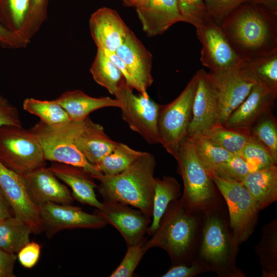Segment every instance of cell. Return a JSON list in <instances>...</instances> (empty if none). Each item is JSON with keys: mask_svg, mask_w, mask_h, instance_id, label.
Returning a JSON list of instances; mask_svg holds the SVG:
<instances>
[{"mask_svg": "<svg viewBox=\"0 0 277 277\" xmlns=\"http://www.w3.org/2000/svg\"><path fill=\"white\" fill-rule=\"evenodd\" d=\"M220 26L233 49L245 61L277 51V12L246 2Z\"/></svg>", "mask_w": 277, "mask_h": 277, "instance_id": "cell-1", "label": "cell"}, {"mask_svg": "<svg viewBox=\"0 0 277 277\" xmlns=\"http://www.w3.org/2000/svg\"><path fill=\"white\" fill-rule=\"evenodd\" d=\"M203 213L192 210L181 198L170 203L159 226L142 247L146 252L156 247L165 250L172 265L191 263L195 258Z\"/></svg>", "mask_w": 277, "mask_h": 277, "instance_id": "cell-2", "label": "cell"}, {"mask_svg": "<svg viewBox=\"0 0 277 277\" xmlns=\"http://www.w3.org/2000/svg\"><path fill=\"white\" fill-rule=\"evenodd\" d=\"M155 166V156L146 152L122 172L95 178L104 202L128 205L152 217Z\"/></svg>", "mask_w": 277, "mask_h": 277, "instance_id": "cell-3", "label": "cell"}, {"mask_svg": "<svg viewBox=\"0 0 277 277\" xmlns=\"http://www.w3.org/2000/svg\"><path fill=\"white\" fill-rule=\"evenodd\" d=\"M239 245L219 209L203 213L197 254L195 259L207 271L220 277H244L236 265Z\"/></svg>", "mask_w": 277, "mask_h": 277, "instance_id": "cell-4", "label": "cell"}, {"mask_svg": "<svg viewBox=\"0 0 277 277\" xmlns=\"http://www.w3.org/2000/svg\"><path fill=\"white\" fill-rule=\"evenodd\" d=\"M175 159L183 180V192L180 198L184 204L192 210L202 213L219 209L211 175L199 161L188 136L181 144Z\"/></svg>", "mask_w": 277, "mask_h": 277, "instance_id": "cell-5", "label": "cell"}, {"mask_svg": "<svg viewBox=\"0 0 277 277\" xmlns=\"http://www.w3.org/2000/svg\"><path fill=\"white\" fill-rule=\"evenodd\" d=\"M43 146L38 135L23 126L0 127V162L22 175L46 166Z\"/></svg>", "mask_w": 277, "mask_h": 277, "instance_id": "cell-6", "label": "cell"}, {"mask_svg": "<svg viewBox=\"0 0 277 277\" xmlns=\"http://www.w3.org/2000/svg\"><path fill=\"white\" fill-rule=\"evenodd\" d=\"M196 83L195 74L180 94L171 103L162 105L159 112L160 144L174 159L181 144L187 136Z\"/></svg>", "mask_w": 277, "mask_h": 277, "instance_id": "cell-7", "label": "cell"}, {"mask_svg": "<svg viewBox=\"0 0 277 277\" xmlns=\"http://www.w3.org/2000/svg\"><path fill=\"white\" fill-rule=\"evenodd\" d=\"M211 176L227 205L229 226L234 240L240 245L253 233L260 210L241 182L227 181L213 174Z\"/></svg>", "mask_w": 277, "mask_h": 277, "instance_id": "cell-8", "label": "cell"}, {"mask_svg": "<svg viewBox=\"0 0 277 277\" xmlns=\"http://www.w3.org/2000/svg\"><path fill=\"white\" fill-rule=\"evenodd\" d=\"M126 82L115 95L120 102L122 119L150 144H160L157 121L162 105L149 95H136Z\"/></svg>", "mask_w": 277, "mask_h": 277, "instance_id": "cell-9", "label": "cell"}, {"mask_svg": "<svg viewBox=\"0 0 277 277\" xmlns=\"http://www.w3.org/2000/svg\"><path fill=\"white\" fill-rule=\"evenodd\" d=\"M202 48L200 61L213 74L241 67L245 61L236 53L221 26L210 19L196 28Z\"/></svg>", "mask_w": 277, "mask_h": 277, "instance_id": "cell-10", "label": "cell"}, {"mask_svg": "<svg viewBox=\"0 0 277 277\" xmlns=\"http://www.w3.org/2000/svg\"><path fill=\"white\" fill-rule=\"evenodd\" d=\"M195 75L196 88L187 136L205 133L218 124L219 120V96L213 75L203 69Z\"/></svg>", "mask_w": 277, "mask_h": 277, "instance_id": "cell-11", "label": "cell"}, {"mask_svg": "<svg viewBox=\"0 0 277 277\" xmlns=\"http://www.w3.org/2000/svg\"><path fill=\"white\" fill-rule=\"evenodd\" d=\"M55 129L69 138L86 159L94 165L110 153L118 143L107 135L102 126L89 117L82 121L71 120Z\"/></svg>", "mask_w": 277, "mask_h": 277, "instance_id": "cell-12", "label": "cell"}, {"mask_svg": "<svg viewBox=\"0 0 277 277\" xmlns=\"http://www.w3.org/2000/svg\"><path fill=\"white\" fill-rule=\"evenodd\" d=\"M44 231L48 239L64 230L104 228L107 225L98 215L84 211L71 204L47 202L38 205Z\"/></svg>", "mask_w": 277, "mask_h": 277, "instance_id": "cell-13", "label": "cell"}, {"mask_svg": "<svg viewBox=\"0 0 277 277\" xmlns=\"http://www.w3.org/2000/svg\"><path fill=\"white\" fill-rule=\"evenodd\" d=\"M30 129L39 137L46 161L83 169L95 179L103 174L90 163L67 136L39 121Z\"/></svg>", "mask_w": 277, "mask_h": 277, "instance_id": "cell-14", "label": "cell"}, {"mask_svg": "<svg viewBox=\"0 0 277 277\" xmlns=\"http://www.w3.org/2000/svg\"><path fill=\"white\" fill-rule=\"evenodd\" d=\"M0 188L14 216L27 224L32 233L44 231L39 209L31 199L22 175L0 162Z\"/></svg>", "mask_w": 277, "mask_h": 277, "instance_id": "cell-15", "label": "cell"}, {"mask_svg": "<svg viewBox=\"0 0 277 277\" xmlns=\"http://www.w3.org/2000/svg\"><path fill=\"white\" fill-rule=\"evenodd\" d=\"M120 233L127 246L143 244L152 217L138 209L114 202H103L100 209L94 212Z\"/></svg>", "mask_w": 277, "mask_h": 277, "instance_id": "cell-16", "label": "cell"}, {"mask_svg": "<svg viewBox=\"0 0 277 277\" xmlns=\"http://www.w3.org/2000/svg\"><path fill=\"white\" fill-rule=\"evenodd\" d=\"M242 66L219 74L210 72L214 77L219 92L218 124H223L226 122L230 114L247 97L252 87L257 84Z\"/></svg>", "mask_w": 277, "mask_h": 277, "instance_id": "cell-17", "label": "cell"}, {"mask_svg": "<svg viewBox=\"0 0 277 277\" xmlns=\"http://www.w3.org/2000/svg\"><path fill=\"white\" fill-rule=\"evenodd\" d=\"M277 90L255 85L245 100L222 125L229 128L250 129L261 117L271 112Z\"/></svg>", "mask_w": 277, "mask_h": 277, "instance_id": "cell-18", "label": "cell"}, {"mask_svg": "<svg viewBox=\"0 0 277 277\" xmlns=\"http://www.w3.org/2000/svg\"><path fill=\"white\" fill-rule=\"evenodd\" d=\"M89 29L97 48L115 53L125 40L130 30L118 13L108 7H102L90 16Z\"/></svg>", "mask_w": 277, "mask_h": 277, "instance_id": "cell-19", "label": "cell"}, {"mask_svg": "<svg viewBox=\"0 0 277 277\" xmlns=\"http://www.w3.org/2000/svg\"><path fill=\"white\" fill-rule=\"evenodd\" d=\"M27 192L37 205L47 202L72 204L74 199L67 186L46 166L22 175Z\"/></svg>", "mask_w": 277, "mask_h": 277, "instance_id": "cell-20", "label": "cell"}, {"mask_svg": "<svg viewBox=\"0 0 277 277\" xmlns=\"http://www.w3.org/2000/svg\"><path fill=\"white\" fill-rule=\"evenodd\" d=\"M115 53L125 63L140 86V94L148 96L147 90L153 82L151 53L131 30Z\"/></svg>", "mask_w": 277, "mask_h": 277, "instance_id": "cell-21", "label": "cell"}, {"mask_svg": "<svg viewBox=\"0 0 277 277\" xmlns=\"http://www.w3.org/2000/svg\"><path fill=\"white\" fill-rule=\"evenodd\" d=\"M134 6L143 31L149 36L161 34L183 22L177 0H138Z\"/></svg>", "mask_w": 277, "mask_h": 277, "instance_id": "cell-22", "label": "cell"}, {"mask_svg": "<svg viewBox=\"0 0 277 277\" xmlns=\"http://www.w3.org/2000/svg\"><path fill=\"white\" fill-rule=\"evenodd\" d=\"M53 174L72 190L74 199L100 209L102 205L96 198L94 189L97 186L94 179L83 169L54 162L48 167Z\"/></svg>", "mask_w": 277, "mask_h": 277, "instance_id": "cell-23", "label": "cell"}, {"mask_svg": "<svg viewBox=\"0 0 277 277\" xmlns=\"http://www.w3.org/2000/svg\"><path fill=\"white\" fill-rule=\"evenodd\" d=\"M73 121H82L92 112L105 107H120L116 98L108 96L94 97L80 90L68 91L54 100Z\"/></svg>", "mask_w": 277, "mask_h": 277, "instance_id": "cell-24", "label": "cell"}, {"mask_svg": "<svg viewBox=\"0 0 277 277\" xmlns=\"http://www.w3.org/2000/svg\"><path fill=\"white\" fill-rule=\"evenodd\" d=\"M251 194L260 210L277 200V166L249 172L241 182Z\"/></svg>", "mask_w": 277, "mask_h": 277, "instance_id": "cell-25", "label": "cell"}, {"mask_svg": "<svg viewBox=\"0 0 277 277\" xmlns=\"http://www.w3.org/2000/svg\"><path fill=\"white\" fill-rule=\"evenodd\" d=\"M181 196V185L174 177L163 176L162 179L155 178L152 220L147 230L148 235H152L156 231L170 203Z\"/></svg>", "mask_w": 277, "mask_h": 277, "instance_id": "cell-26", "label": "cell"}, {"mask_svg": "<svg viewBox=\"0 0 277 277\" xmlns=\"http://www.w3.org/2000/svg\"><path fill=\"white\" fill-rule=\"evenodd\" d=\"M263 277L277 276V221L263 226L261 240L255 247Z\"/></svg>", "mask_w": 277, "mask_h": 277, "instance_id": "cell-27", "label": "cell"}, {"mask_svg": "<svg viewBox=\"0 0 277 277\" xmlns=\"http://www.w3.org/2000/svg\"><path fill=\"white\" fill-rule=\"evenodd\" d=\"M90 71L95 82L114 96L126 83L120 69L103 51L98 49Z\"/></svg>", "mask_w": 277, "mask_h": 277, "instance_id": "cell-28", "label": "cell"}, {"mask_svg": "<svg viewBox=\"0 0 277 277\" xmlns=\"http://www.w3.org/2000/svg\"><path fill=\"white\" fill-rule=\"evenodd\" d=\"M203 134L213 144L233 154H239L254 140L250 129L229 128L221 124H217Z\"/></svg>", "mask_w": 277, "mask_h": 277, "instance_id": "cell-29", "label": "cell"}, {"mask_svg": "<svg viewBox=\"0 0 277 277\" xmlns=\"http://www.w3.org/2000/svg\"><path fill=\"white\" fill-rule=\"evenodd\" d=\"M31 228L14 216L0 220V248L11 253H17L30 242Z\"/></svg>", "mask_w": 277, "mask_h": 277, "instance_id": "cell-30", "label": "cell"}, {"mask_svg": "<svg viewBox=\"0 0 277 277\" xmlns=\"http://www.w3.org/2000/svg\"><path fill=\"white\" fill-rule=\"evenodd\" d=\"M24 109L40 118V121L48 126L60 128L72 120L64 109L54 100H41L27 98L23 102Z\"/></svg>", "mask_w": 277, "mask_h": 277, "instance_id": "cell-31", "label": "cell"}, {"mask_svg": "<svg viewBox=\"0 0 277 277\" xmlns=\"http://www.w3.org/2000/svg\"><path fill=\"white\" fill-rule=\"evenodd\" d=\"M242 67L257 84L277 90V51L245 61Z\"/></svg>", "mask_w": 277, "mask_h": 277, "instance_id": "cell-32", "label": "cell"}, {"mask_svg": "<svg viewBox=\"0 0 277 277\" xmlns=\"http://www.w3.org/2000/svg\"><path fill=\"white\" fill-rule=\"evenodd\" d=\"M146 152L134 150L126 144L117 143L113 150L95 166L103 174H117L128 168Z\"/></svg>", "mask_w": 277, "mask_h": 277, "instance_id": "cell-33", "label": "cell"}, {"mask_svg": "<svg viewBox=\"0 0 277 277\" xmlns=\"http://www.w3.org/2000/svg\"><path fill=\"white\" fill-rule=\"evenodd\" d=\"M201 164L210 174L219 165L228 160L233 154L213 144L203 134L188 136Z\"/></svg>", "mask_w": 277, "mask_h": 277, "instance_id": "cell-34", "label": "cell"}, {"mask_svg": "<svg viewBox=\"0 0 277 277\" xmlns=\"http://www.w3.org/2000/svg\"><path fill=\"white\" fill-rule=\"evenodd\" d=\"M250 131L254 139L267 150L277 163V125L272 112L261 117Z\"/></svg>", "mask_w": 277, "mask_h": 277, "instance_id": "cell-35", "label": "cell"}, {"mask_svg": "<svg viewBox=\"0 0 277 277\" xmlns=\"http://www.w3.org/2000/svg\"><path fill=\"white\" fill-rule=\"evenodd\" d=\"M239 154L247 163L250 172L262 169L277 163L267 150L254 139L248 143Z\"/></svg>", "mask_w": 277, "mask_h": 277, "instance_id": "cell-36", "label": "cell"}, {"mask_svg": "<svg viewBox=\"0 0 277 277\" xmlns=\"http://www.w3.org/2000/svg\"><path fill=\"white\" fill-rule=\"evenodd\" d=\"M250 172L246 161L239 154H233L227 161L219 165L210 175H215L221 179L242 182Z\"/></svg>", "mask_w": 277, "mask_h": 277, "instance_id": "cell-37", "label": "cell"}, {"mask_svg": "<svg viewBox=\"0 0 277 277\" xmlns=\"http://www.w3.org/2000/svg\"><path fill=\"white\" fill-rule=\"evenodd\" d=\"M177 2L183 22L197 28L208 19L203 0H177Z\"/></svg>", "mask_w": 277, "mask_h": 277, "instance_id": "cell-38", "label": "cell"}, {"mask_svg": "<svg viewBox=\"0 0 277 277\" xmlns=\"http://www.w3.org/2000/svg\"><path fill=\"white\" fill-rule=\"evenodd\" d=\"M142 244L127 246L126 253L110 277H131L146 252Z\"/></svg>", "mask_w": 277, "mask_h": 277, "instance_id": "cell-39", "label": "cell"}, {"mask_svg": "<svg viewBox=\"0 0 277 277\" xmlns=\"http://www.w3.org/2000/svg\"><path fill=\"white\" fill-rule=\"evenodd\" d=\"M208 18L221 25L223 20L247 0H203Z\"/></svg>", "mask_w": 277, "mask_h": 277, "instance_id": "cell-40", "label": "cell"}, {"mask_svg": "<svg viewBox=\"0 0 277 277\" xmlns=\"http://www.w3.org/2000/svg\"><path fill=\"white\" fill-rule=\"evenodd\" d=\"M30 2V0H7L9 14L6 25L8 29L17 34L25 20Z\"/></svg>", "mask_w": 277, "mask_h": 277, "instance_id": "cell-41", "label": "cell"}, {"mask_svg": "<svg viewBox=\"0 0 277 277\" xmlns=\"http://www.w3.org/2000/svg\"><path fill=\"white\" fill-rule=\"evenodd\" d=\"M207 272L203 265L194 259L188 264L172 265L162 277H193Z\"/></svg>", "mask_w": 277, "mask_h": 277, "instance_id": "cell-42", "label": "cell"}, {"mask_svg": "<svg viewBox=\"0 0 277 277\" xmlns=\"http://www.w3.org/2000/svg\"><path fill=\"white\" fill-rule=\"evenodd\" d=\"M6 125L22 126L17 109L0 94V127Z\"/></svg>", "mask_w": 277, "mask_h": 277, "instance_id": "cell-43", "label": "cell"}, {"mask_svg": "<svg viewBox=\"0 0 277 277\" xmlns=\"http://www.w3.org/2000/svg\"><path fill=\"white\" fill-rule=\"evenodd\" d=\"M41 246L34 242H29L17 253L20 264L25 268H31L38 261Z\"/></svg>", "mask_w": 277, "mask_h": 277, "instance_id": "cell-44", "label": "cell"}, {"mask_svg": "<svg viewBox=\"0 0 277 277\" xmlns=\"http://www.w3.org/2000/svg\"><path fill=\"white\" fill-rule=\"evenodd\" d=\"M17 255L0 248V275L1 277H14V269Z\"/></svg>", "mask_w": 277, "mask_h": 277, "instance_id": "cell-45", "label": "cell"}, {"mask_svg": "<svg viewBox=\"0 0 277 277\" xmlns=\"http://www.w3.org/2000/svg\"><path fill=\"white\" fill-rule=\"evenodd\" d=\"M0 44L7 47L20 48L26 45L15 32L10 31L2 25L0 22Z\"/></svg>", "mask_w": 277, "mask_h": 277, "instance_id": "cell-46", "label": "cell"}, {"mask_svg": "<svg viewBox=\"0 0 277 277\" xmlns=\"http://www.w3.org/2000/svg\"><path fill=\"white\" fill-rule=\"evenodd\" d=\"M108 58L116 66L120 69L125 77L126 82L133 89H136L141 93L140 86L132 78L129 73L128 70L123 61L113 52H104Z\"/></svg>", "mask_w": 277, "mask_h": 277, "instance_id": "cell-47", "label": "cell"}, {"mask_svg": "<svg viewBox=\"0 0 277 277\" xmlns=\"http://www.w3.org/2000/svg\"><path fill=\"white\" fill-rule=\"evenodd\" d=\"M12 216V210L0 188V220Z\"/></svg>", "mask_w": 277, "mask_h": 277, "instance_id": "cell-48", "label": "cell"}, {"mask_svg": "<svg viewBox=\"0 0 277 277\" xmlns=\"http://www.w3.org/2000/svg\"><path fill=\"white\" fill-rule=\"evenodd\" d=\"M247 2L260 5L277 12V0H247Z\"/></svg>", "mask_w": 277, "mask_h": 277, "instance_id": "cell-49", "label": "cell"}, {"mask_svg": "<svg viewBox=\"0 0 277 277\" xmlns=\"http://www.w3.org/2000/svg\"><path fill=\"white\" fill-rule=\"evenodd\" d=\"M138 1V0H123V1L127 6H134V4Z\"/></svg>", "mask_w": 277, "mask_h": 277, "instance_id": "cell-50", "label": "cell"}, {"mask_svg": "<svg viewBox=\"0 0 277 277\" xmlns=\"http://www.w3.org/2000/svg\"><path fill=\"white\" fill-rule=\"evenodd\" d=\"M0 277H1V275H0Z\"/></svg>", "mask_w": 277, "mask_h": 277, "instance_id": "cell-51", "label": "cell"}, {"mask_svg": "<svg viewBox=\"0 0 277 277\" xmlns=\"http://www.w3.org/2000/svg\"></svg>", "mask_w": 277, "mask_h": 277, "instance_id": "cell-52", "label": "cell"}]
</instances>
